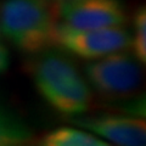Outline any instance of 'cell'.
Wrapping results in <instances>:
<instances>
[{"label": "cell", "instance_id": "2", "mask_svg": "<svg viewBox=\"0 0 146 146\" xmlns=\"http://www.w3.org/2000/svg\"><path fill=\"white\" fill-rule=\"evenodd\" d=\"M57 16L52 0H3L0 28L17 49L35 55L54 45Z\"/></svg>", "mask_w": 146, "mask_h": 146}, {"label": "cell", "instance_id": "3", "mask_svg": "<svg viewBox=\"0 0 146 146\" xmlns=\"http://www.w3.org/2000/svg\"><path fill=\"white\" fill-rule=\"evenodd\" d=\"M90 85L104 98L128 99L141 86V67L129 50L90 60L84 67Z\"/></svg>", "mask_w": 146, "mask_h": 146}, {"label": "cell", "instance_id": "9", "mask_svg": "<svg viewBox=\"0 0 146 146\" xmlns=\"http://www.w3.org/2000/svg\"><path fill=\"white\" fill-rule=\"evenodd\" d=\"M134 29L130 40V52L140 63H146V9L141 6L136 10L134 18Z\"/></svg>", "mask_w": 146, "mask_h": 146}, {"label": "cell", "instance_id": "8", "mask_svg": "<svg viewBox=\"0 0 146 146\" xmlns=\"http://www.w3.org/2000/svg\"><path fill=\"white\" fill-rule=\"evenodd\" d=\"M32 140V131L26 123L0 106V146H22Z\"/></svg>", "mask_w": 146, "mask_h": 146}, {"label": "cell", "instance_id": "6", "mask_svg": "<svg viewBox=\"0 0 146 146\" xmlns=\"http://www.w3.org/2000/svg\"><path fill=\"white\" fill-rule=\"evenodd\" d=\"M72 123L112 144L123 146H141L146 141V123L144 118L134 116L102 115L96 117L73 118ZM110 143V144H111Z\"/></svg>", "mask_w": 146, "mask_h": 146}, {"label": "cell", "instance_id": "10", "mask_svg": "<svg viewBox=\"0 0 146 146\" xmlns=\"http://www.w3.org/2000/svg\"><path fill=\"white\" fill-rule=\"evenodd\" d=\"M9 62H10V57H9L7 48L4 45L3 40L0 39V73L5 72L7 70Z\"/></svg>", "mask_w": 146, "mask_h": 146}, {"label": "cell", "instance_id": "7", "mask_svg": "<svg viewBox=\"0 0 146 146\" xmlns=\"http://www.w3.org/2000/svg\"><path fill=\"white\" fill-rule=\"evenodd\" d=\"M39 145L44 146H108L100 136L83 128L61 127L45 134Z\"/></svg>", "mask_w": 146, "mask_h": 146}, {"label": "cell", "instance_id": "4", "mask_svg": "<svg viewBox=\"0 0 146 146\" xmlns=\"http://www.w3.org/2000/svg\"><path fill=\"white\" fill-rule=\"evenodd\" d=\"M131 34L124 26L74 28L57 21L54 45L85 60L130 49Z\"/></svg>", "mask_w": 146, "mask_h": 146}, {"label": "cell", "instance_id": "5", "mask_svg": "<svg viewBox=\"0 0 146 146\" xmlns=\"http://www.w3.org/2000/svg\"><path fill=\"white\" fill-rule=\"evenodd\" d=\"M60 22L74 28L124 26L128 13L121 0H52Z\"/></svg>", "mask_w": 146, "mask_h": 146}, {"label": "cell", "instance_id": "11", "mask_svg": "<svg viewBox=\"0 0 146 146\" xmlns=\"http://www.w3.org/2000/svg\"><path fill=\"white\" fill-rule=\"evenodd\" d=\"M0 39H3V33H1V28H0Z\"/></svg>", "mask_w": 146, "mask_h": 146}, {"label": "cell", "instance_id": "1", "mask_svg": "<svg viewBox=\"0 0 146 146\" xmlns=\"http://www.w3.org/2000/svg\"><path fill=\"white\" fill-rule=\"evenodd\" d=\"M29 73L39 94L55 111L72 117L86 112L93 91L78 68L61 52H45L31 63Z\"/></svg>", "mask_w": 146, "mask_h": 146}]
</instances>
